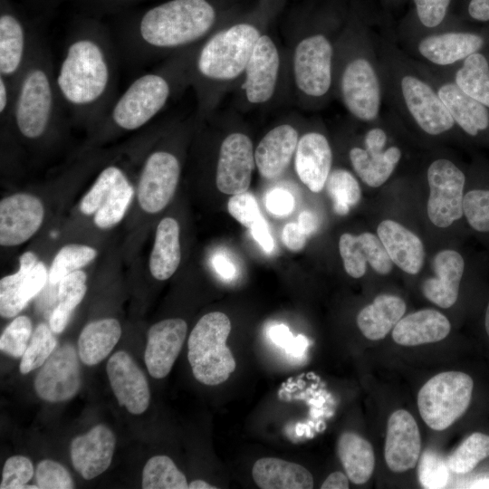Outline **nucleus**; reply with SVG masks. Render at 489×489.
Listing matches in <instances>:
<instances>
[{
  "label": "nucleus",
  "mask_w": 489,
  "mask_h": 489,
  "mask_svg": "<svg viewBox=\"0 0 489 489\" xmlns=\"http://www.w3.org/2000/svg\"><path fill=\"white\" fill-rule=\"evenodd\" d=\"M55 81L66 113L94 129L117 98L114 41L98 26L75 31L65 42Z\"/></svg>",
  "instance_id": "f257e3e1"
},
{
  "label": "nucleus",
  "mask_w": 489,
  "mask_h": 489,
  "mask_svg": "<svg viewBox=\"0 0 489 489\" xmlns=\"http://www.w3.org/2000/svg\"><path fill=\"white\" fill-rule=\"evenodd\" d=\"M216 19L207 0H170L146 11L119 39L124 58L142 64L170 57L200 44L209 36Z\"/></svg>",
  "instance_id": "f03ea898"
},
{
  "label": "nucleus",
  "mask_w": 489,
  "mask_h": 489,
  "mask_svg": "<svg viewBox=\"0 0 489 489\" xmlns=\"http://www.w3.org/2000/svg\"><path fill=\"white\" fill-rule=\"evenodd\" d=\"M385 85V101L398 114L427 136L458 129L435 85L417 61L392 41L378 40Z\"/></svg>",
  "instance_id": "7ed1b4c3"
},
{
  "label": "nucleus",
  "mask_w": 489,
  "mask_h": 489,
  "mask_svg": "<svg viewBox=\"0 0 489 489\" xmlns=\"http://www.w3.org/2000/svg\"><path fill=\"white\" fill-rule=\"evenodd\" d=\"M196 47L168 57L160 67L136 78L94 128L97 136L134 131L156 117L189 83V67Z\"/></svg>",
  "instance_id": "20e7f679"
},
{
  "label": "nucleus",
  "mask_w": 489,
  "mask_h": 489,
  "mask_svg": "<svg viewBox=\"0 0 489 489\" xmlns=\"http://www.w3.org/2000/svg\"><path fill=\"white\" fill-rule=\"evenodd\" d=\"M66 113L45 39L35 37L28 62L14 85L12 120L27 141L39 142L55 132Z\"/></svg>",
  "instance_id": "39448f33"
},
{
  "label": "nucleus",
  "mask_w": 489,
  "mask_h": 489,
  "mask_svg": "<svg viewBox=\"0 0 489 489\" xmlns=\"http://www.w3.org/2000/svg\"><path fill=\"white\" fill-rule=\"evenodd\" d=\"M333 91L355 120L379 121L385 85L377 39L360 33L337 40Z\"/></svg>",
  "instance_id": "423d86ee"
},
{
  "label": "nucleus",
  "mask_w": 489,
  "mask_h": 489,
  "mask_svg": "<svg viewBox=\"0 0 489 489\" xmlns=\"http://www.w3.org/2000/svg\"><path fill=\"white\" fill-rule=\"evenodd\" d=\"M260 30L252 24L239 23L210 34L193 53L189 83L197 91L198 114H206L216 89L244 75Z\"/></svg>",
  "instance_id": "0eeeda50"
},
{
  "label": "nucleus",
  "mask_w": 489,
  "mask_h": 489,
  "mask_svg": "<svg viewBox=\"0 0 489 489\" xmlns=\"http://www.w3.org/2000/svg\"><path fill=\"white\" fill-rule=\"evenodd\" d=\"M231 331L229 317L221 312L202 316L187 340V359L195 379L207 386H216L228 379L236 363L226 345Z\"/></svg>",
  "instance_id": "6e6552de"
},
{
  "label": "nucleus",
  "mask_w": 489,
  "mask_h": 489,
  "mask_svg": "<svg viewBox=\"0 0 489 489\" xmlns=\"http://www.w3.org/2000/svg\"><path fill=\"white\" fill-rule=\"evenodd\" d=\"M337 40L317 31L303 36L295 45L294 82L301 94L312 101H322L333 91Z\"/></svg>",
  "instance_id": "1a4fd4ad"
},
{
  "label": "nucleus",
  "mask_w": 489,
  "mask_h": 489,
  "mask_svg": "<svg viewBox=\"0 0 489 489\" xmlns=\"http://www.w3.org/2000/svg\"><path fill=\"white\" fill-rule=\"evenodd\" d=\"M473 388V379L466 373L445 371L435 375L417 394L422 419L434 430L446 429L466 411Z\"/></svg>",
  "instance_id": "9d476101"
},
{
  "label": "nucleus",
  "mask_w": 489,
  "mask_h": 489,
  "mask_svg": "<svg viewBox=\"0 0 489 489\" xmlns=\"http://www.w3.org/2000/svg\"><path fill=\"white\" fill-rule=\"evenodd\" d=\"M133 195L134 188L124 169L110 164L101 169L83 196L80 210L85 216H93L99 228L109 229L122 220Z\"/></svg>",
  "instance_id": "9b49d317"
},
{
  "label": "nucleus",
  "mask_w": 489,
  "mask_h": 489,
  "mask_svg": "<svg viewBox=\"0 0 489 489\" xmlns=\"http://www.w3.org/2000/svg\"><path fill=\"white\" fill-rule=\"evenodd\" d=\"M410 42L416 60L436 69H449L475 53L489 51V29L428 32Z\"/></svg>",
  "instance_id": "f8f14e48"
},
{
  "label": "nucleus",
  "mask_w": 489,
  "mask_h": 489,
  "mask_svg": "<svg viewBox=\"0 0 489 489\" xmlns=\"http://www.w3.org/2000/svg\"><path fill=\"white\" fill-rule=\"evenodd\" d=\"M430 195L427 210L430 221L438 227H448L464 216L465 172L452 160L440 158L427 170Z\"/></svg>",
  "instance_id": "ddd939ff"
},
{
  "label": "nucleus",
  "mask_w": 489,
  "mask_h": 489,
  "mask_svg": "<svg viewBox=\"0 0 489 489\" xmlns=\"http://www.w3.org/2000/svg\"><path fill=\"white\" fill-rule=\"evenodd\" d=\"M416 61L435 85L456 128L471 139L489 143V107L464 93L436 68Z\"/></svg>",
  "instance_id": "4468645a"
},
{
  "label": "nucleus",
  "mask_w": 489,
  "mask_h": 489,
  "mask_svg": "<svg viewBox=\"0 0 489 489\" xmlns=\"http://www.w3.org/2000/svg\"><path fill=\"white\" fill-rule=\"evenodd\" d=\"M181 172L179 158L173 152L158 149L146 158L138 183L140 208L149 214L163 210L172 199Z\"/></svg>",
  "instance_id": "2eb2a0df"
},
{
  "label": "nucleus",
  "mask_w": 489,
  "mask_h": 489,
  "mask_svg": "<svg viewBox=\"0 0 489 489\" xmlns=\"http://www.w3.org/2000/svg\"><path fill=\"white\" fill-rule=\"evenodd\" d=\"M79 358L71 343L56 347L34 379V386L37 396L51 403L72 398L82 386Z\"/></svg>",
  "instance_id": "dca6fc26"
},
{
  "label": "nucleus",
  "mask_w": 489,
  "mask_h": 489,
  "mask_svg": "<svg viewBox=\"0 0 489 489\" xmlns=\"http://www.w3.org/2000/svg\"><path fill=\"white\" fill-rule=\"evenodd\" d=\"M255 166L250 138L242 132L228 134L221 143L216 173V184L224 194L246 192Z\"/></svg>",
  "instance_id": "f3484780"
},
{
  "label": "nucleus",
  "mask_w": 489,
  "mask_h": 489,
  "mask_svg": "<svg viewBox=\"0 0 489 489\" xmlns=\"http://www.w3.org/2000/svg\"><path fill=\"white\" fill-rule=\"evenodd\" d=\"M281 59L277 45L267 34L255 43L244 73L243 91L250 104L269 101L278 82Z\"/></svg>",
  "instance_id": "a211bd4d"
},
{
  "label": "nucleus",
  "mask_w": 489,
  "mask_h": 489,
  "mask_svg": "<svg viewBox=\"0 0 489 489\" xmlns=\"http://www.w3.org/2000/svg\"><path fill=\"white\" fill-rule=\"evenodd\" d=\"M44 206L37 197L16 193L0 202V244L16 246L29 240L41 227Z\"/></svg>",
  "instance_id": "6ab92c4d"
},
{
  "label": "nucleus",
  "mask_w": 489,
  "mask_h": 489,
  "mask_svg": "<svg viewBox=\"0 0 489 489\" xmlns=\"http://www.w3.org/2000/svg\"><path fill=\"white\" fill-rule=\"evenodd\" d=\"M108 379L118 403L132 415L147 410L150 401L146 376L126 351L115 352L106 366Z\"/></svg>",
  "instance_id": "aec40b11"
},
{
  "label": "nucleus",
  "mask_w": 489,
  "mask_h": 489,
  "mask_svg": "<svg viewBox=\"0 0 489 489\" xmlns=\"http://www.w3.org/2000/svg\"><path fill=\"white\" fill-rule=\"evenodd\" d=\"M49 273L33 252L20 256L19 269L0 281V307L8 313H18L45 285Z\"/></svg>",
  "instance_id": "412c9836"
},
{
  "label": "nucleus",
  "mask_w": 489,
  "mask_h": 489,
  "mask_svg": "<svg viewBox=\"0 0 489 489\" xmlns=\"http://www.w3.org/2000/svg\"><path fill=\"white\" fill-rule=\"evenodd\" d=\"M187 322L180 318L160 321L148 331L144 360L155 379L165 378L171 370L187 336Z\"/></svg>",
  "instance_id": "4be33fe9"
},
{
  "label": "nucleus",
  "mask_w": 489,
  "mask_h": 489,
  "mask_svg": "<svg viewBox=\"0 0 489 489\" xmlns=\"http://www.w3.org/2000/svg\"><path fill=\"white\" fill-rule=\"evenodd\" d=\"M421 437L412 415L404 409L393 412L387 425L385 460L395 473L412 469L419 460Z\"/></svg>",
  "instance_id": "5701e85b"
},
{
  "label": "nucleus",
  "mask_w": 489,
  "mask_h": 489,
  "mask_svg": "<svg viewBox=\"0 0 489 489\" xmlns=\"http://www.w3.org/2000/svg\"><path fill=\"white\" fill-rule=\"evenodd\" d=\"M115 445L113 432L101 424L74 437L70 446L74 469L86 480L100 475L110 466Z\"/></svg>",
  "instance_id": "b1692460"
},
{
  "label": "nucleus",
  "mask_w": 489,
  "mask_h": 489,
  "mask_svg": "<svg viewBox=\"0 0 489 489\" xmlns=\"http://www.w3.org/2000/svg\"><path fill=\"white\" fill-rule=\"evenodd\" d=\"M36 35L10 12L1 14L0 77L15 85L28 62Z\"/></svg>",
  "instance_id": "393cba45"
},
{
  "label": "nucleus",
  "mask_w": 489,
  "mask_h": 489,
  "mask_svg": "<svg viewBox=\"0 0 489 489\" xmlns=\"http://www.w3.org/2000/svg\"><path fill=\"white\" fill-rule=\"evenodd\" d=\"M339 250L346 273L360 278L366 273L367 263L378 273L386 275L392 270L393 262L379 236L369 232L359 235L345 233L339 240Z\"/></svg>",
  "instance_id": "a878e982"
},
{
  "label": "nucleus",
  "mask_w": 489,
  "mask_h": 489,
  "mask_svg": "<svg viewBox=\"0 0 489 489\" xmlns=\"http://www.w3.org/2000/svg\"><path fill=\"white\" fill-rule=\"evenodd\" d=\"M294 163L300 180L312 192L321 191L332 165V150L326 136L318 131L304 133L299 139Z\"/></svg>",
  "instance_id": "bb28decb"
},
{
  "label": "nucleus",
  "mask_w": 489,
  "mask_h": 489,
  "mask_svg": "<svg viewBox=\"0 0 489 489\" xmlns=\"http://www.w3.org/2000/svg\"><path fill=\"white\" fill-rule=\"evenodd\" d=\"M299 139L298 130L287 123L273 128L263 137L254 149V159L264 178L276 179L286 170Z\"/></svg>",
  "instance_id": "cd10ccee"
},
{
  "label": "nucleus",
  "mask_w": 489,
  "mask_h": 489,
  "mask_svg": "<svg viewBox=\"0 0 489 489\" xmlns=\"http://www.w3.org/2000/svg\"><path fill=\"white\" fill-rule=\"evenodd\" d=\"M435 276L422 284L424 296L436 305L446 309L457 301L460 283L465 272V260L455 250H443L433 259Z\"/></svg>",
  "instance_id": "c85d7f7f"
},
{
  "label": "nucleus",
  "mask_w": 489,
  "mask_h": 489,
  "mask_svg": "<svg viewBox=\"0 0 489 489\" xmlns=\"http://www.w3.org/2000/svg\"><path fill=\"white\" fill-rule=\"evenodd\" d=\"M377 233L396 265L409 274L420 272L424 264L425 250L417 235L393 220L382 221L378 225Z\"/></svg>",
  "instance_id": "c756f323"
},
{
  "label": "nucleus",
  "mask_w": 489,
  "mask_h": 489,
  "mask_svg": "<svg viewBox=\"0 0 489 489\" xmlns=\"http://www.w3.org/2000/svg\"><path fill=\"white\" fill-rule=\"evenodd\" d=\"M450 329V322L443 313L424 309L402 317L393 328L392 338L402 346H417L444 340Z\"/></svg>",
  "instance_id": "7c9ffc66"
},
{
  "label": "nucleus",
  "mask_w": 489,
  "mask_h": 489,
  "mask_svg": "<svg viewBox=\"0 0 489 489\" xmlns=\"http://www.w3.org/2000/svg\"><path fill=\"white\" fill-rule=\"evenodd\" d=\"M252 475L262 489H311L314 484L308 469L276 457L258 459L252 468Z\"/></svg>",
  "instance_id": "2f4dec72"
},
{
  "label": "nucleus",
  "mask_w": 489,
  "mask_h": 489,
  "mask_svg": "<svg viewBox=\"0 0 489 489\" xmlns=\"http://www.w3.org/2000/svg\"><path fill=\"white\" fill-rule=\"evenodd\" d=\"M406 312V303L398 296L378 295L372 303L365 306L357 316V325L361 333L370 340L387 336Z\"/></svg>",
  "instance_id": "473e14b6"
},
{
  "label": "nucleus",
  "mask_w": 489,
  "mask_h": 489,
  "mask_svg": "<svg viewBox=\"0 0 489 489\" xmlns=\"http://www.w3.org/2000/svg\"><path fill=\"white\" fill-rule=\"evenodd\" d=\"M181 259L179 225L173 217H165L157 226L149 267L152 276L165 281L177 271Z\"/></svg>",
  "instance_id": "72a5a7b5"
},
{
  "label": "nucleus",
  "mask_w": 489,
  "mask_h": 489,
  "mask_svg": "<svg viewBox=\"0 0 489 489\" xmlns=\"http://www.w3.org/2000/svg\"><path fill=\"white\" fill-rule=\"evenodd\" d=\"M121 336L120 322L113 318L93 321L82 329L77 343L82 362L93 366L102 361Z\"/></svg>",
  "instance_id": "f704fd0d"
},
{
  "label": "nucleus",
  "mask_w": 489,
  "mask_h": 489,
  "mask_svg": "<svg viewBox=\"0 0 489 489\" xmlns=\"http://www.w3.org/2000/svg\"><path fill=\"white\" fill-rule=\"evenodd\" d=\"M437 70L464 93L489 107V51L475 53L449 69Z\"/></svg>",
  "instance_id": "c9c22d12"
},
{
  "label": "nucleus",
  "mask_w": 489,
  "mask_h": 489,
  "mask_svg": "<svg viewBox=\"0 0 489 489\" xmlns=\"http://www.w3.org/2000/svg\"><path fill=\"white\" fill-rule=\"evenodd\" d=\"M401 156L397 146H390L383 151H368L361 147H353L349 152L352 168L371 187H379L389 178Z\"/></svg>",
  "instance_id": "e433bc0d"
},
{
  "label": "nucleus",
  "mask_w": 489,
  "mask_h": 489,
  "mask_svg": "<svg viewBox=\"0 0 489 489\" xmlns=\"http://www.w3.org/2000/svg\"><path fill=\"white\" fill-rule=\"evenodd\" d=\"M337 454L349 480L355 484H363L369 480L375 456L368 440L354 432H344L338 439Z\"/></svg>",
  "instance_id": "4c0bfd02"
},
{
  "label": "nucleus",
  "mask_w": 489,
  "mask_h": 489,
  "mask_svg": "<svg viewBox=\"0 0 489 489\" xmlns=\"http://www.w3.org/2000/svg\"><path fill=\"white\" fill-rule=\"evenodd\" d=\"M143 489H187L185 475L168 455H154L148 460L142 471Z\"/></svg>",
  "instance_id": "58836bf2"
},
{
  "label": "nucleus",
  "mask_w": 489,
  "mask_h": 489,
  "mask_svg": "<svg viewBox=\"0 0 489 489\" xmlns=\"http://www.w3.org/2000/svg\"><path fill=\"white\" fill-rule=\"evenodd\" d=\"M489 456V436L476 432L468 436L446 458L448 468L455 474L471 472Z\"/></svg>",
  "instance_id": "ea45409f"
},
{
  "label": "nucleus",
  "mask_w": 489,
  "mask_h": 489,
  "mask_svg": "<svg viewBox=\"0 0 489 489\" xmlns=\"http://www.w3.org/2000/svg\"><path fill=\"white\" fill-rule=\"evenodd\" d=\"M325 187L333 201L334 212L340 216L347 215L350 206H355L360 199L361 191L359 182L347 169L331 170Z\"/></svg>",
  "instance_id": "a19ab883"
},
{
  "label": "nucleus",
  "mask_w": 489,
  "mask_h": 489,
  "mask_svg": "<svg viewBox=\"0 0 489 489\" xmlns=\"http://www.w3.org/2000/svg\"><path fill=\"white\" fill-rule=\"evenodd\" d=\"M97 256V250L86 244H71L62 246L54 256L48 281L59 283L67 274L84 267Z\"/></svg>",
  "instance_id": "79ce46f5"
},
{
  "label": "nucleus",
  "mask_w": 489,
  "mask_h": 489,
  "mask_svg": "<svg viewBox=\"0 0 489 489\" xmlns=\"http://www.w3.org/2000/svg\"><path fill=\"white\" fill-rule=\"evenodd\" d=\"M57 340L50 326L40 323L34 331L28 346L22 356L19 369L27 374L43 366L56 349Z\"/></svg>",
  "instance_id": "37998d69"
},
{
  "label": "nucleus",
  "mask_w": 489,
  "mask_h": 489,
  "mask_svg": "<svg viewBox=\"0 0 489 489\" xmlns=\"http://www.w3.org/2000/svg\"><path fill=\"white\" fill-rule=\"evenodd\" d=\"M464 216L479 234H489V186H475L465 193Z\"/></svg>",
  "instance_id": "c03bdc74"
},
{
  "label": "nucleus",
  "mask_w": 489,
  "mask_h": 489,
  "mask_svg": "<svg viewBox=\"0 0 489 489\" xmlns=\"http://www.w3.org/2000/svg\"><path fill=\"white\" fill-rule=\"evenodd\" d=\"M33 334L32 321L29 317H15L4 330L0 337V350L5 353L22 358Z\"/></svg>",
  "instance_id": "a18cd8bd"
},
{
  "label": "nucleus",
  "mask_w": 489,
  "mask_h": 489,
  "mask_svg": "<svg viewBox=\"0 0 489 489\" xmlns=\"http://www.w3.org/2000/svg\"><path fill=\"white\" fill-rule=\"evenodd\" d=\"M446 459L436 451L426 450L418 464V479L424 488H444L448 482Z\"/></svg>",
  "instance_id": "49530a36"
},
{
  "label": "nucleus",
  "mask_w": 489,
  "mask_h": 489,
  "mask_svg": "<svg viewBox=\"0 0 489 489\" xmlns=\"http://www.w3.org/2000/svg\"><path fill=\"white\" fill-rule=\"evenodd\" d=\"M36 484L40 489H72L74 482L69 471L60 463L43 459L37 465Z\"/></svg>",
  "instance_id": "de8ad7c7"
},
{
  "label": "nucleus",
  "mask_w": 489,
  "mask_h": 489,
  "mask_svg": "<svg viewBox=\"0 0 489 489\" xmlns=\"http://www.w3.org/2000/svg\"><path fill=\"white\" fill-rule=\"evenodd\" d=\"M34 475V465L31 460L24 455L9 457L3 467L1 489L24 488Z\"/></svg>",
  "instance_id": "09e8293b"
},
{
  "label": "nucleus",
  "mask_w": 489,
  "mask_h": 489,
  "mask_svg": "<svg viewBox=\"0 0 489 489\" xmlns=\"http://www.w3.org/2000/svg\"><path fill=\"white\" fill-rule=\"evenodd\" d=\"M87 275L82 270L64 276L59 283V303L73 312L85 296Z\"/></svg>",
  "instance_id": "8fccbe9b"
},
{
  "label": "nucleus",
  "mask_w": 489,
  "mask_h": 489,
  "mask_svg": "<svg viewBox=\"0 0 489 489\" xmlns=\"http://www.w3.org/2000/svg\"><path fill=\"white\" fill-rule=\"evenodd\" d=\"M229 214L247 228L262 216L254 197L249 192L232 195L227 202Z\"/></svg>",
  "instance_id": "3c124183"
},
{
  "label": "nucleus",
  "mask_w": 489,
  "mask_h": 489,
  "mask_svg": "<svg viewBox=\"0 0 489 489\" xmlns=\"http://www.w3.org/2000/svg\"><path fill=\"white\" fill-rule=\"evenodd\" d=\"M267 334L274 344L295 358L302 357L309 345V340L304 335L299 334L294 337L290 329L282 323L270 326Z\"/></svg>",
  "instance_id": "603ef678"
},
{
  "label": "nucleus",
  "mask_w": 489,
  "mask_h": 489,
  "mask_svg": "<svg viewBox=\"0 0 489 489\" xmlns=\"http://www.w3.org/2000/svg\"><path fill=\"white\" fill-rule=\"evenodd\" d=\"M451 0H414L416 14L420 24L435 30L444 22Z\"/></svg>",
  "instance_id": "864d4df0"
},
{
  "label": "nucleus",
  "mask_w": 489,
  "mask_h": 489,
  "mask_svg": "<svg viewBox=\"0 0 489 489\" xmlns=\"http://www.w3.org/2000/svg\"><path fill=\"white\" fill-rule=\"evenodd\" d=\"M295 202L293 196L284 188H273L265 196L266 209L275 216H285L292 213Z\"/></svg>",
  "instance_id": "5fc2aeb1"
},
{
  "label": "nucleus",
  "mask_w": 489,
  "mask_h": 489,
  "mask_svg": "<svg viewBox=\"0 0 489 489\" xmlns=\"http://www.w3.org/2000/svg\"><path fill=\"white\" fill-rule=\"evenodd\" d=\"M307 240V235L301 230L297 223H288L282 232V241L291 251L302 250Z\"/></svg>",
  "instance_id": "6e6d98bb"
},
{
  "label": "nucleus",
  "mask_w": 489,
  "mask_h": 489,
  "mask_svg": "<svg viewBox=\"0 0 489 489\" xmlns=\"http://www.w3.org/2000/svg\"><path fill=\"white\" fill-rule=\"evenodd\" d=\"M387 142L388 134L380 126H373L364 135V149L368 151H383Z\"/></svg>",
  "instance_id": "4d7b16f0"
},
{
  "label": "nucleus",
  "mask_w": 489,
  "mask_h": 489,
  "mask_svg": "<svg viewBox=\"0 0 489 489\" xmlns=\"http://www.w3.org/2000/svg\"><path fill=\"white\" fill-rule=\"evenodd\" d=\"M250 231L254 239L266 253H271L273 250V239L270 234L267 223L263 216H261L252 225Z\"/></svg>",
  "instance_id": "13d9d810"
},
{
  "label": "nucleus",
  "mask_w": 489,
  "mask_h": 489,
  "mask_svg": "<svg viewBox=\"0 0 489 489\" xmlns=\"http://www.w3.org/2000/svg\"><path fill=\"white\" fill-rule=\"evenodd\" d=\"M466 12L468 17L477 23H489V0H469Z\"/></svg>",
  "instance_id": "bf43d9fd"
},
{
  "label": "nucleus",
  "mask_w": 489,
  "mask_h": 489,
  "mask_svg": "<svg viewBox=\"0 0 489 489\" xmlns=\"http://www.w3.org/2000/svg\"><path fill=\"white\" fill-rule=\"evenodd\" d=\"M72 312L58 303L52 312L49 326L53 333H61L66 328Z\"/></svg>",
  "instance_id": "052dcab7"
},
{
  "label": "nucleus",
  "mask_w": 489,
  "mask_h": 489,
  "mask_svg": "<svg viewBox=\"0 0 489 489\" xmlns=\"http://www.w3.org/2000/svg\"><path fill=\"white\" fill-rule=\"evenodd\" d=\"M301 230L308 236L317 231L320 222L318 216L312 211L301 212L297 222Z\"/></svg>",
  "instance_id": "680f3d73"
},
{
  "label": "nucleus",
  "mask_w": 489,
  "mask_h": 489,
  "mask_svg": "<svg viewBox=\"0 0 489 489\" xmlns=\"http://www.w3.org/2000/svg\"><path fill=\"white\" fill-rule=\"evenodd\" d=\"M214 267L218 274L226 280L235 278L236 269L234 264L225 255L217 254L213 260Z\"/></svg>",
  "instance_id": "e2e57ef3"
},
{
  "label": "nucleus",
  "mask_w": 489,
  "mask_h": 489,
  "mask_svg": "<svg viewBox=\"0 0 489 489\" xmlns=\"http://www.w3.org/2000/svg\"><path fill=\"white\" fill-rule=\"evenodd\" d=\"M321 489H348L349 478L342 472L336 471L331 473L322 483Z\"/></svg>",
  "instance_id": "0e129e2a"
},
{
  "label": "nucleus",
  "mask_w": 489,
  "mask_h": 489,
  "mask_svg": "<svg viewBox=\"0 0 489 489\" xmlns=\"http://www.w3.org/2000/svg\"><path fill=\"white\" fill-rule=\"evenodd\" d=\"M190 489H216V486L211 485L207 482L202 479H197L188 484Z\"/></svg>",
  "instance_id": "69168bd1"
},
{
  "label": "nucleus",
  "mask_w": 489,
  "mask_h": 489,
  "mask_svg": "<svg viewBox=\"0 0 489 489\" xmlns=\"http://www.w3.org/2000/svg\"><path fill=\"white\" fill-rule=\"evenodd\" d=\"M471 487H475V488H489V477L475 480L471 484Z\"/></svg>",
  "instance_id": "338daca9"
},
{
  "label": "nucleus",
  "mask_w": 489,
  "mask_h": 489,
  "mask_svg": "<svg viewBox=\"0 0 489 489\" xmlns=\"http://www.w3.org/2000/svg\"><path fill=\"white\" fill-rule=\"evenodd\" d=\"M484 327H485L486 333H487V335L489 337V302H488L486 310H485Z\"/></svg>",
  "instance_id": "774afa93"
}]
</instances>
